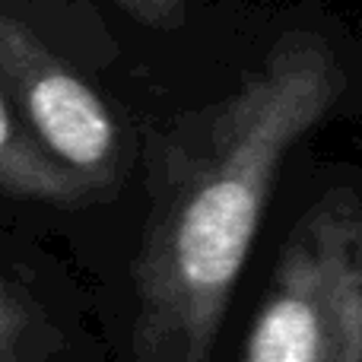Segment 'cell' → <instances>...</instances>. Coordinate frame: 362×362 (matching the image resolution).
I'll return each instance as SVG.
<instances>
[{"label": "cell", "instance_id": "1", "mask_svg": "<svg viewBox=\"0 0 362 362\" xmlns=\"http://www.w3.org/2000/svg\"><path fill=\"white\" fill-rule=\"evenodd\" d=\"M344 86L331 45L293 32L232 95L178 121L159 153L134 270L131 362L213 359L276 172Z\"/></svg>", "mask_w": 362, "mask_h": 362}, {"label": "cell", "instance_id": "6", "mask_svg": "<svg viewBox=\"0 0 362 362\" xmlns=\"http://www.w3.org/2000/svg\"><path fill=\"white\" fill-rule=\"evenodd\" d=\"M121 6H127L146 25H163V29L185 16V0H121Z\"/></svg>", "mask_w": 362, "mask_h": 362}, {"label": "cell", "instance_id": "3", "mask_svg": "<svg viewBox=\"0 0 362 362\" xmlns=\"http://www.w3.org/2000/svg\"><path fill=\"white\" fill-rule=\"evenodd\" d=\"M0 89L45 150L99 194L115 185L121 140L108 105L23 19L0 4Z\"/></svg>", "mask_w": 362, "mask_h": 362}, {"label": "cell", "instance_id": "2", "mask_svg": "<svg viewBox=\"0 0 362 362\" xmlns=\"http://www.w3.org/2000/svg\"><path fill=\"white\" fill-rule=\"evenodd\" d=\"M242 362H362V191L331 185L280 251Z\"/></svg>", "mask_w": 362, "mask_h": 362}, {"label": "cell", "instance_id": "4", "mask_svg": "<svg viewBox=\"0 0 362 362\" xmlns=\"http://www.w3.org/2000/svg\"><path fill=\"white\" fill-rule=\"evenodd\" d=\"M0 191L19 200L54 206H80L99 197L93 185L51 156L32 127L16 115L0 89Z\"/></svg>", "mask_w": 362, "mask_h": 362}, {"label": "cell", "instance_id": "5", "mask_svg": "<svg viewBox=\"0 0 362 362\" xmlns=\"http://www.w3.org/2000/svg\"><path fill=\"white\" fill-rule=\"evenodd\" d=\"M54 327L23 286L0 280V362H51Z\"/></svg>", "mask_w": 362, "mask_h": 362}]
</instances>
